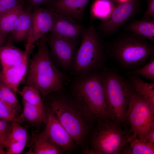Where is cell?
<instances>
[{
    "label": "cell",
    "instance_id": "1",
    "mask_svg": "<svg viewBox=\"0 0 154 154\" xmlns=\"http://www.w3.org/2000/svg\"><path fill=\"white\" fill-rule=\"evenodd\" d=\"M47 36L37 41L38 49L32 56L25 84L37 89L44 99L49 94L64 89L65 75L54 64L50 56Z\"/></svg>",
    "mask_w": 154,
    "mask_h": 154
},
{
    "label": "cell",
    "instance_id": "2",
    "mask_svg": "<svg viewBox=\"0 0 154 154\" xmlns=\"http://www.w3.org/2000/svg\"><path fill=\"white\" fill-rule=\"evenodd\" d=\"M108 57L123 69L133 70L142 66L154 54V45L133 33L126 31L107 43Z\"/></svg>",
    "mask_w": 154,
    "mask_h": 154
},
{
    "label": "cell",
    "instance_id": "3",
    "mask_svg": "<svg viewBox=\"0 0 154 154\" xmlns=\"http://www.w3.org/2000/svg\"><path fill=\"white\" fill-rule=\"evenodd\" d=\"M72 88L73 101L88 119L96 121L108 117L102 72L78 76Z\"/></svg>",
    "mask_w": 154,
    "mask_h": 154
},
{
    "label": "cell",
    "instance_id": "4",
    "mask_svg": "<svg viewBox=\"0 0 154 154\" xmlns=\"http://www.w3.org/2000/svg\"><path fill=\"white\" fill-rule=\"evenodd\" d=\"M81 40L71 67L77 76L99 72L108 57L105 42L94 25L86 28Z\"/></svg>",
    "mask_w": 154,
    "mask_h": 154
},
{
    "label": "cell",
    "instance_id": "5",
    "mask_svg": "<svg viewBox=\"0 0 154 154\" xmlns=\"http://www.w3.org/2000/svg\"><path fill=\"white\" fill-rule=\"evenodd\" d=\"M102 76L108 117L123 122L133 88L129 81L114 71L105 70Z\"/></svg>",
    "mask_w": 154,
    "mask_h": 154
},
{
    "label": "cell",
    "instance_id": "6",
    "mask_svg": "<svg viewBox=\"0 0 154 154\" xmlns=\"http://www.w3.org/2000/svg\"><path fill=\"white\" fill-rule=\"evenodd\" d=\"M97 124L92 131L91 148L86 154H119L123 147L132 140L131 135L122 130L120 123L109 118L96 121Z\"/></svg>",
    "mask_w": 154,
    "mask_h": 154
},
{
    "label": "cell",
    "instance_id": "7",
    "mask_svg": "<svg viewBox=\"0 0 154 154\" xmlns=\"http://www.w3.org/2000/svg\"><path fill=\"white\" fill-rule=\"evenodd\" d=\"M51 113L67 131L75 143H82L87 134L88 126L73 101L63 96L50 102Z\"/></svg>",
    "mask_w": 154,
    "mask_h": 154
},
{
    "label": "cell",
    "instance_id": "8",
    "mask_svg": "<svg viewBox=\"0 0 154 154\" xmlns=\"http://www.w3.org/2000/svg\"><path fill=\"white\" fill-rule=\"evenodd\" d=\"M125 121L131 125L129 132L133 133L132 140L138 136L140 140L147 142L146 137L154 125V105L135 91L129 102Z\"/></svg>",
    "mask_w": 154,
    "mask_h": 154
},
{
    "label": "cell",
    "instance_id": "9",
    "mask_svg": "<svg viewBox=\"0 0 154 154\" xmlns=\"http://www.w3.org/2000/svg\"><path fill=\"white\" fill-rule=\"evenodd\" d=\"M47 43L50 56L56 66L65 70L71 68L78 40L65 38L50 32L47 36Z\"/></svg>",
    "mask_w": 154,
    "mask_h": 154
},
{
    "label": "cell",
    "instance_id": "10",
    "mask_svg": "<svg viewBox=\"0 0 154 154\" xmlns=\"http://www.w3.org/2000/svg\"><path fill=\"white\" fill-rule=\"evenodd\" d=\"M138 7L135 0H129L115 7L109 15L101 20L98 25L101 33L105 37L116 33L126 22L137 13Z\"/></svg>",
    "mask_w": 154,
    "mask_h": 154
},
{
    "label": "cell",
    "instance_id": "11",
    "mask_svg": "<svg viewBox=\"0 0 154 154\" xmlns=\"http://www.w3.org/2000/svg\"><path fill=\"white\" fill-rule=\"evenodd\" d=\"M31 16V28L25 46V50L29 52L34 43L50 31L53 22L52 11L48 8L35 7Z\"/></svg>",
    "mask_w": 154,
    "mask_h": 154
},
{
    "label": "cell",
    "instance_id": "12",
    "mask_svg": "<svg viewBox=\"0 0 154 154\" xmlns=\"http://www.w3.org/2000/svg\"><path fill=\"white\" fill-rule=\"evenodd\" d=\"M45 126L41 133L65 152L73 147L75 142L70 135L51 113L47 114Z\"/></svg>",
    "mask_w": 154,
    "mask_h": 154
},
{
    "label": "cell",
    "instance_id": "13",
    "mask_svg": "<svg viewBox=\"0 0 154 154\" xmlns=\"http://www.w3.org/2000/svg\"><path fill=\"white\" fill-rule=\"evenodd\" d=\"M52 14L53 22L50 32L68 39L81 38L86 29L83 26L69 17L53 11Z\"/></svg>",
    "mask_w": 154,
    "mask_h": 154
},
{
    "label": "cell",
    "instance_id": "14",
    "mask_svg": "<svg viewBox=\"0 0 154 154\" xmlns=\"http://www.w3.org/2000/svg\"><path fill=\"white\" fill-rule=\"evenodd\" d=\"M90 0H52L47 4L48 8L52 11L79 21L84 17L86 7Z\"/></svg>",
    "mask_w": 154,
    "mask_h": 154
},
{
    "label": "cell",
    "instance_id": "15",
    "mask_svg": "<svg viewBox=\"0 0 154 154\" xmlns=\"http://www.w3.org/2000/svg\"><path fill=\"white\" fill-rule=\"evenodd\" d=\"M28 137V132L26 128L17 121L14 120L12 122L4 143V147L6 149V154L21 153L26 145Z\"/></svg>",
    "mask_w": 154,
    "mask_h": 154
},
{
    "label": "cell",
    "instance_id": "16",
    "mask_svg": "<svg viewBox=\"0 0 154 154\" xmlns=\"http://www.w3.org/2000/svg\"><path fill=\"white\" fill-rule=\"evenodd\" d=\"M28 56L20 64L0 71L1 82L10 88L15 93L18 92L19 85L27 69Z\"/></svg>",
    "mask_w": 154,
    "mask_h": 154
},
{
    "label": "cell",
    "instance_id": "17",
    "mask_svg": "<svg viewBox=\"0 0 154 154\" xmlns=\"http://www.w3.org/2000/svg\"><path fill=\"white\" fill-rule=\"evenodd\" d=\"M29 52L17 47L9 42L0 46V64L2 70L20 64Z\"/></svg>",
    "mask_w": 154,
    "mask_h": 154
},
{
    "label": "cell",
    "instance_id": "18",
    "mask_svg": "<svg viewBox=\"0 0 154 154\" xmlns=\"http://www.w3.org/2000/svg\"><path fill=\"white\" fill-rule=\"evenodd\" d=\"M32 10L27 7L18 18L11 32L12 41L18 42L27 39L31 27Z\"/></svg>",
    "mask_w": 154,
    "mask_h": 154
},
{
    "label": "cell",
    "instance_id": "19",
    "mask_svg": "<svg viewBox=\"0 0 154 154\" xmlns=\"http://www.w3.org/2000/svg\"><path fill=\"white\" fill-rule=\"evenodd\" d=\"M125 31L133 33L154 43V19L151 18L134 19L125 25Z\"/></svg>",
    "mask_w": 154,
    "mask_h": 154
},
{
    "label": "cell",
    "instance_id": "20",
    "mask_svg": "<svg viewBox=\"0 0 154 154\" xmlns=\"http://www.w3.org/2000/svg\"><path fill=\"white\" fill-rule=\"evenodd\" d=\"M33 148L28 153L59 154L64 152L58 145L43 135L41 133L33 135Z\"/></svg>",
    "mask_w": 154,
    "mask_h": 154
},
{
    "label": "cell",
    "instance_id": "21",
    "mask_svg": "<svg viewBox=\"0 0 154 154\" xmlns=\"http://www.w3.org/2000/svg\"><path fill=\"white\" fill-rule=\"evenodd\" d=\"M23 108L22 113L16 117L15 121L20 123L24 120L33 124L45 123L47 114L44 107L32 105L23 101Z\"/></svg>",
    "mask_w": 154,
    "mask_h": 154
},
{
    "label": "cell",
    "instance_id": "22",
    "mask_svg": "<svg viewBox=\"0 0 154 154\" xmlns=\"http://www.w3.org/2000/svg\"><path fill=\"white\" fill-rule=\"evenodd\" d=\"M24 2L12 9L1 14L0 17V37L6 40L7 37L13 29L18 18L23 11Z\"/></svg>",
    "mask_w": 154,
    "mask_h": 154
},
{
    "label": "cell",
    "instance_id": "23",
    "mask_svg": "<svg viewBox=\"0 0 154 154\" xmlns=\"http://www.w3.org/2000/svg\"><path fill=\"white\" fill-rule=\"evenodd\" d=\"M129 81L135 92L149 103L154 105V83L147 82L139 76L130 74Z\"/></svg>",
    "mask_w": 154,
    "mask_h": 154
},
{
    "label": "cell",
    "instance_id": "24",
    "mask_svg": "<svg viewBox=\"0 0 154 154\" xmlns=\"http://www.w3.org/2000/svg\"><path fill=\"white\" fill-rule=\"evenodd\" d=\"M115 7L110 0H96L92 6L91 14L93 17L102 20L107 17Z\"/></svg>",
    "mask_w": 154,
    "mask_h": 154
},
{
    "label": "cell",
    "instance_id": "25",
    "mask_svg": "<svg viewBox=\"0 0 154 154\" xmlns=\"http://www.w3.org/2000/svg\"><path fill=\"white\" fill-rule=\"evenodd\" d=\"M19 93L23 101L30 104L44 107V105L39 90L35 88L25 86Z\"/></svg>",
    "mask_w": 154,
    "mask_h": 154
},
{
    "label": "cell",
    "instance_id": "26",
    "mask_svg": "<svg viewBox=\"0 0 154 154\" xmlns=\"http://www.w3.org/2000/svg\"><path fill=\"white\" fill-rule=\"evenodd\" d=\"M130 147L125 149L122 153L131 154H153L154 147L150 145L147 142L138 139L136 138L129 143Z\"/></svg>",
    "mask_w": 154,
    "mask_h": 154
},
{
    "label": "cell",
    "instance_id": "27",
    "mask_svg": "<svg viewBox=\"0 0 154 154\" xmlns=\"http://www.w3.org/2000/svg\"><path fill=\"white\" fill-rule=\"evenodd\" d=\"M15 94L10 88L0 83V100L7 107L16 111L19 102Z\"/></svg>",
    "mask_w": 154,
    "mask_h": 154
},
{
    "label": "cell",
    "instance_id": "28",
    "mask_svg": "<svg viewBox=\"0 0 154 154\" xmlns=\"http://www.w3.org/2000/svg\"><path fill=\"white\" fill-rule=\"evenodd\" d=\"M130 74L140 76L154 82V54L141 67L128 72Z\"/></svg>",
    "mask_w": 154,
    "mask_h": 154
},
{
    "label": "cell",
    "instance_id": "29",
    "mask_svg": "<svg viewBox=\"0 0 154 154\" xmlns=\"http://www.w3.org/2000/svg\"><path fill=\"white\" fill-rule=\"evenodd\" d=\"M16 111L7 107L0 100V119L13 121L16 117Z\"/></svg>",
    "mask_w": 154,
    "mask_h": 154
},
{
    "label": "cell",
    "instance_id": "30",
    "mask_svg": "<svg viewBox=\"0 0 154 154\" xmlns=\"http://www.w3.org/2000/svg\"><path fill=\"white\" fill-rule=\"evenodd\" d=\"M24 2L21 0H0V13H6Z\"/></svg>",
    "mask_w": 154,
    "mask_h": 154
},
{
    "label": "cell",
    "instance_id": "31",
    "mask_svg": "<svg viewBox=\"0 0 154 154\" xmlns=\"http://www.w3.org/2000/svg\"><path fill=\"white\" fill-rule=\"evenodd\" d=\"M7 120L0 119V135L6 137L9 131L11 122Z\"/></svg>",
    "mask_w": 154,
    "mask_h": 154
},
{
    "label": "cell",
    "instance_id": "32",
    "mask_svg": "<svg viewBox=\"0 0 154 154\" xmlns=\"http://www.w3.org/2000/svg\"><path fill=\"white\" fill-rule=\"evenodd\" d=\"M142 18H151L154 19V0L148 1L147 8Z\"/></svg>",
    "mask_w": 154,
    "mask_h": 154
},
{
    "label": "cell",
    "instance_id": "33",
    "mask_svg": "<svg viewBox=\"0 0 154 154\" xmlns=\"http://www.w3.org/2000/svg\"><path fill=\"white\" fill-rule=\"evenodd\" d=\"M52 0H28L27 7L30 8L32 10L36 6L47 4Z\"/></svg>",
    "mask_w": 154,
    "mask_h": 154
},
{
    "label": "cell",
    "instance_id": "34",
    "mask_svg": "<svg viewBox=\"0 0 154 154\" xmlns=\"http://www.w3.org/2000/svg\"><path fill=\"white\" fill-rule=\"evenodd\" d=\"M146 139L148 144L154 147V125L152 127L150 131L146 135Z\"/></svg>",
    "mask_w": 154,
    "mask_h": 154
},
{
    "label": "cell",
    "instance_id": "35",
    "mask_svg": "<svg viewBox=\"0 0 154 154\" xmlns=\"http://www.w3.org/2000/svg\"><path fill=\"white\" fill-rule=\"evenodd\" d=\"M6 137L0 135V154H6L4 150V143Z\"/></svg>",
    "mask_w": 154,
    "mask_h": 154
},
{
    "label": "cell",
    "instance_id": "36",
    "mask_svg": "<svg viewBox=\"0 0 154 154\" xmlns=\"http://www.w3.org/2000/svg\"><path fill=\"white\" fill-rule=\"evenodd\" d=\"M6 40L1 38L0 37V46L4 44Z\"/></svg>",
    "mask_w": 154,
    "mask_h": 154
},
{
    "label": "cell",
    "instance_id": "37",
    "mask_svg": "<svg viewBox=\"0 0 154 154\" xmlns=\"http://www.w3.org/2000/svg\"><path fill=\"white\" fill-rule=\"evenodd\" d=\"M116 0L118 1L120 3H122L123 2L127 1L129 0Z\"/></svg>",
    "mask_w": 154,
    "mask_h": 154
},
{
    "label": "cell",
    "instance_id": "38",
    "mask_svg": "<svg viewBox=\"0 0 154 154\" xmlns=\"http://www.w3.org/2000/svg\"><path fill=\"white\" fill-rule=\"evenodd\" d=\"M2 70V68L1 65L0 64V71Z\"/></svg>",
    "mask_w": 154,
    "mask_h": 154
},
{
    "label": "cell",
    "instance_id": "39",
    "mask_svg": "<svg viewBox=\"0 0 154 154\" xmlns=\"http://www.w3.org/2000/svg\"><path fill=\"white\" fill-rule=\"evenodd\" d=\"M21 1H23L24 2V1L25 0H21Z\"/></svg>",
    "mask_w": 154,
    "mask_h": 154
},
{
    "label": "cell",
    "instance_id": "40",
    "mask_svg": "<svg viewBox=\"0 0 154 154\" xmlns=\"http://www.w3.org/2000/svg\"><path fill=\"white\" fill-rule=\"evenodd\" d=\"M1 14L0 13V16H1Z\"/></svg>",
    "mask_w": 154,
    "mask_h": 154
},
{
    "label": "cell",
    "instance_id": "41",
    "mask_svg": "<svg viewBox=\"0 0 154 154\" xmlns=\"http://www.w3.org/2000/svg\"><path fill=\"white\" fill-rule=\"evenodd\" d=\"M1 82L0 80V83H1Z\"/></svg>",
    "mask_w": 154,
    "mask_h": 154
}]
</instances>
